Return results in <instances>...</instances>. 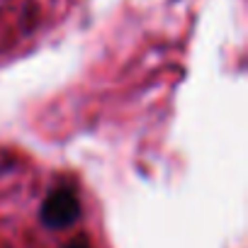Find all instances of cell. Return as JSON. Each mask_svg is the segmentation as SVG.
<instances>
[{"label":"cell","instance_id":"6da1fadb","mask_svg":"<svg viewBox=\"0 0 248 248\" xmlns=\"http://www.w3.org/2000/svg\"><path fill=\"white\" fill-rule=\"evenodd\" d=\"M90 0H0V61L37 49L71 25Z\"/></svg>","mask_w":248,"mask_h":248},{"label":"cell","instance_id":"7a4b0ae2","mask_svg":"<svg viewBox=\"0 0 248 248\" xmlns=\"http://www.w3.org/2000/svg\"><path fill=\"white\" fill-rule=\"evenodd\" d=\"M66 248H95V246H93V241H90V236H88L85 231H78V233L66 243Z\"/></svg>","mask_w":248,"mask_h":248}]
</instances>
